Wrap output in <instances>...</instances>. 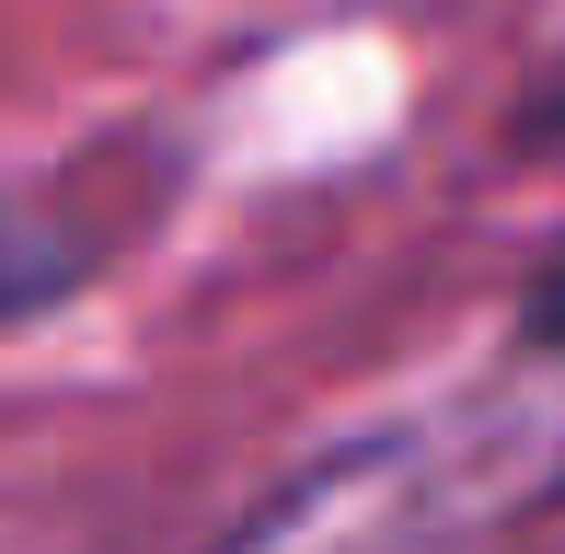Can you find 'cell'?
<instances>
[{
    "label": "cell",
    "instance_id": "cell-1",
    "mask_svg": "<svg viewBox=\"0 0 565 554\" xmlns=\"http://www.w3.org/2000/svg\"><path fill=\"white\" fill-rule=\"evenodd\" d=\"M520 347H543V359H565V255L531 277V300H520Z\"/></svg>",
    "mask_w": 565,
    "mask_h": 554
},
{
    "label": "cell",
    "instance_id": "cell-2",
    "mask_svg": "<svg viewBox=\"0 0 565 554\" xmlns=\"http://www.w3.org/2000/svg\"><path fill=\"white\" fill-rule=\"evenodd\" d=\"M554 139H565V70L531 93V116H520V150H554Z\"/></svg>",
    "mask_w": 565,
    "mask_h": 554
}]
</instances>
